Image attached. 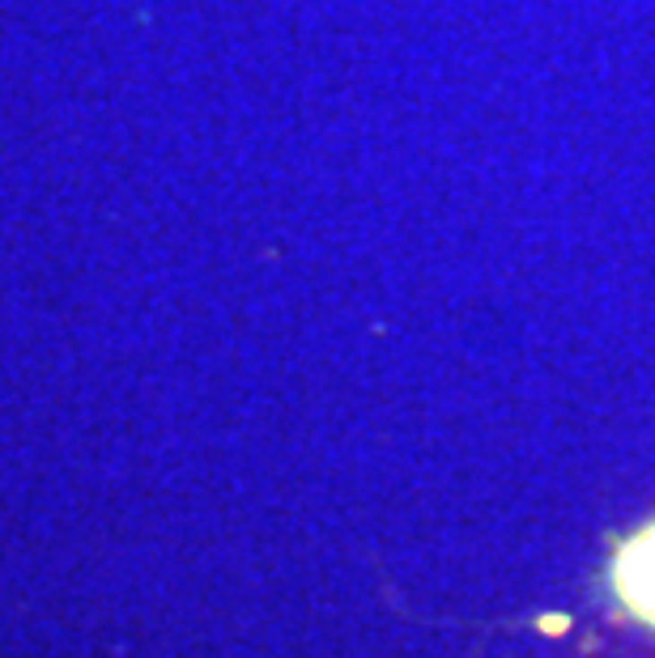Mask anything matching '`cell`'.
<instances>
[{"label":"cell","mask_w":655,"mask_h":658,"mask_svg":"<svg viewBox=\"0 0 655 658\" xmlns=\"http://www.w3.org/2000/svg\"><path fill=\"white\" fill-rule=\"evenodd\" d=\"M613 591L622 599V608L655 628V523L630 535L617 557H613Z\"/></svg>","instance_id":"obj_1"}]
</instances>
